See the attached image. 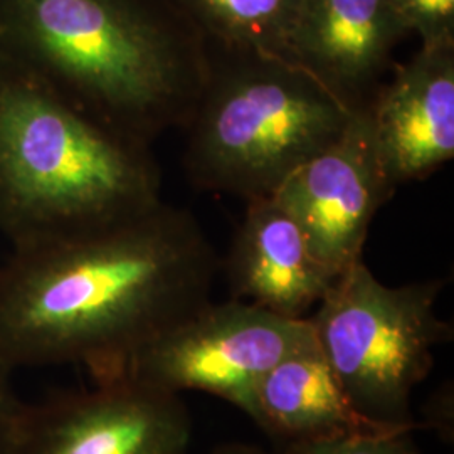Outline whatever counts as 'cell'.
Listing matches in <instances>:
<instances>
[{"label": "cell", "instance_id": "obj_1", "mask_svg": "<svg viewBox=\"0 0 454 454\" xmlns=\"http://www.w3.org/2000/svg\"><path fill=\"white\" fill-rule=\"evenodd\" d=\"M219 260L189 211L12 247L0 266V365L114 364L211 301Z\"/></svg>", "mask_w": 454, "mask_h": 454}, {"label": "cell", "instance_id": "obj_2", "mask_svg": "<svg viewBox=\"0 0 454 454\" xmlns=\"http://www.w3.org/2000/svg\"><path fill=\"white\" fill-rule=\"evenodd\" d=\"M0 56L150 146L187 127L211 74L209 44L174 0H0Z\"/></svg>", "mask_w": 454, "mask_h": 454}, {"label": "cell", "instance_id": "obj_3", "mask_svg": "<svg viewBox=\"0 0 454 454\" xmlns=\"http://www.w3.org/2000/svg\"><path fill=\"white\" fill-rule=\"evenodd\" d=\"M160 200L152 146L105 129L0 56V231L12 247L108 226Z\"/></svg>", "mask_w": 454, "mask_h": 454}, {"label": "cell", "instance_id": "obj_4", "mask_svg": "<svg viewBox=\"0 0 454 454\" xmlns=\"http://www.w3.org/2000/svg\"><path fill=\"white\" fill-rule=\"evenodd\" d=\"M209 49L211 74L185 127L184 157L202 189L247 202L271 197L357 112L292 61Z\"/></svg>", "mask_w": 454, "mask_h": 454}, {"label": "cell", "instance_id": "obj_5", "mask_svg": "<svg viewBox=\"0 0 454 454\" xmlns=\"http://www.w3.org/2000/svg\"><path fill=\"white\" fill-rule=\"evenodd\" d=\"M444 279L380 283L364 261L341 273L313 317V337L360 416L379 426L422 429L412 392L434 367V350L453 341L439 318Z\"/></svg>", "mask_w": 454, "mask_h": 454}, {"label": "cell", "instance_id": "obj_6", "mask_svg": "<svg viewBox=\"0 0 454 454\" xmlns=\"http://www.w3.org/2000/svg\"><path fill=\"white\" fill-rule=\"evenodd\" d=\"M311 339L309 318H286L234 298L209 301L90 375L93 380L127 379L177 395L206 392L253 419L261 379Z\"/></svg>", "mask_w": 454, "mask_h": 454}, {"label": "cell", "instance_id": "obj_7", "mask_svg": "<svg viewBox=\"0 0 454 454\" xmlns=\"http://www.w3.org/2000/svg\"><path fill=\"white\" fill-rule=\"evenodd\" d=\"M192 418L177 394L127 379L26 403L14 454H189Z\"/></svg>", "mask_w": 454, "mask_h": 454}, {"label": "cell", "instance_id": "obj_8", "mask_svg": "<svg viewBox=\"0 0 454 454\" xmlns=\"http://www.w3.org/2000/svg\"><path fill=\"white\" fill-rule=\"evenodd\" d=\"M394 191L364 108L333 144L298 167L275 197L303 229L315 258L339 278L364 261L373 215Z\"/></svg>", "mask_w": 454, "mask_h": 454}, {"label": "cell", "instance_id": "obj_9", "mask_svg": "<svg viewBox=\"0 0 454 454\" xmlns=\"http://www.w3.org/2000/svg\"><path fill=\"white\" fill-rule=\"evenodd\" d=\"M367 116L390 184L422 180L454 157V43L421 46L380 86Z\"/></svg>", "mask_w": 454, "mask_h": 454}, {"label": "cell", "instance_id": "obj_10", "mask_svg": "<svg viewBox=\"0 0 454 454\" xmlns=\"http://www.w3.org/2000/svg\"><path fill=\"white\" fill-rule=\"evenodd\" d=\"M404 35L387 0H303L288 61L356 112L371 105Z\"/></svg>", "mask_w": 454, "mask_h": 454}, {"label": "cell", "instance_id": "obj_11", "mask_svg": "<svg viewBox=\"0 0 454 454\" xmlns=\"http://www.w3.org/2000/svg\"><path fill=\"white\" fill-rule=\"evenodd\" d=\"M224 268L234 300L294 320L309 318L337 279L275 195L247 202Z\"/></svg>", "mask_w": 454, "mask_h": 454}, {"label": "cell", "instance_id": "obj_12", "mask_svg": "<svg viewBox=\"0 0 454 454\" xmlns=\"http://www.w3.org/2000/svg\"><path fill=\"white\" fill-rule=\"evenodd\" d=\"M253 421L283 446L345 433L395 429L358 414L315 337L261 379Z\"/></svg>", "mask_w": 454, "mask_h": 454}, {"label": "cell", "instance_id": "obj_13", "mask_svg": "<svg viewBox=\"0 0 454 454\" xmlns=\"http://www.w3.org/2000/svg\"><path fill=\"white\" fill-rule=\"evenodd\" d=\"M209 48L288 61L303 0H174Z\"/></svg>", "mask_w": 454, "mask_h": 454}, {"label": "cell", "instance_id": "obj_14", "mask_svg": "<svg viewBox=\"0 0 454 454\" xmlns=\"http://www.w3.org/2000/svg\"><path fill=\"white\" fill-rule=\"evenodd\" d=\"M283 454H422L414 444L412 433L358 431L330 438L292 442L283 446Z\"/></svg>", "mask_w": 454, "mask_h": 454}, {"label": "cell", "instance_id": "obj_15", "mask_svg": "<svg viewBox=\"0 0 454 454\" xmlns=\"http://www.w3.org/2000/svg\"><path fill=\"white\" fill-rule=\"evenodd\" d=\"M404 34L421 37L422 46L454 43V0H387Z\"/></svg>", "mask_w": 454, "mask_h": 454}, {"label": "cell", "instance_id": "obj_16", "mask_svg": "<svg viewBox=\"0 0 454 454\" xmlns=\"http://www.w3.org/2000/svg\"><path fill=\"white\" fill-rule=\"evenodd\" d=\"M422 429L436 433L442 442L453 444L454 441V387L453 382H442L434 390L421 409Z\"/></svg>", "mask_w": 454, "mask_h": 454}, {"label": "cell", "instance_id": "obj_17", "mask_svg": "<svg viewBox=\"0 0 454 454\" xmlns=\"http://www.w3.org/2000/svg\"><path fill=\"white\" fill-rule=\"evenodd\" d=\"M12 373L0 365V454H14L19 422L26 406L14 389Z\"/></svg>", "mask_w": 454, "mask_h": 454}, {"label": "cell", "instance_id": "obj_18", "mask_svg": "<svg viewBox=\"0 0 454 454\" xmlns=\"http://www.w3.org/2000/svg\"><path fill=\"white\" fill-rule=\"evenodd\" d=\"M211 454H271L266 450L247 442H226L217 446Z\"/></svg>", "mask_w": 454, "mask_h": 454}]
</instances>
